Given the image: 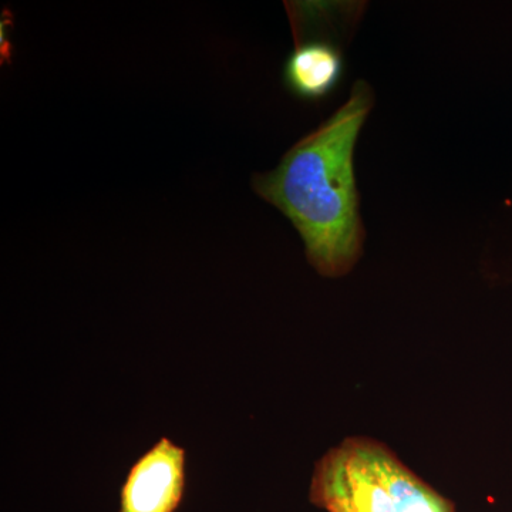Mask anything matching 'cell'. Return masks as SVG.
I'll use <instances>...</instances> for the list:
<instances>
[{
  "label": "cell",
  "instance_id": "obj_5",
  "mask_svg": "<svg viewBox=\"0 0 512 512\" xmlns=\"http://www.w3.org/2000/svg\"><path fill=\"white\" fill-rule=\"evenodd\" d=\"M13 26V15L9 9L3 10L2 20H0V55H2V64L10 63L9 29Z\"/></svg>",
  "mask_w": 512,
  "mask_h": 512
},
{
  "label": "cell",
  "instance_id": "obj_3",
  "mask_svg": "<svg viewBox=\"0 0 512 512\" xmlns=\"http://www.w3.org/2000/svg\"><path fill=\"white\" fill-rule=\"evenodd\" d=\"M296 46L286 59V89L303 101L328 99L345 76V46L366 3H286Z\"/></svg>",
  "mask_w": 512,
  "mask_h": 512
},
{
  "label": "cell",
  "instance_id": "obj_2",
  "mask_svg": "<svg viewBox=\"0 0 512 512\" xmlns=\"http://www.w3.org/2000/svg\"><path fill=\"white\" fill-rule=\"evenodd\" d=\"M309 500L328 512H456L386 444L349 437L315 464Z\"/></svg>",
  "mask_w": 512,
  "mask_h": 512
},
{
  "label": "cell",
  "instance_id": "obj_4",
  "mask_svg": "<svg viewBox=\"0 0 512 512\" xmlns=\"http://www.w3.org/2000/svg\"><path fill=\"white\" fill-rule=\"evenodd\" d=\"M187 487V451L161 437L134 461L120 490L119 512H177Z\"/></svg>",
  "mask_w": 512,
  "mask_h": 512
},
{
  "label": "cell",
  "instance_id": "obj_1",
  "mask_svg": "<svg viewBox=\"0 0 512 512\" xmlns=\"http://www.w3.org/2000/svg\"><path fill=\"white\" fill-rule=\"evenodd\" d=\"M375 104L365 80L353 84L340 109L282 157L275 170L255 175L254 190L292 222L306 258L322 276L349 274L363 252L355 147Z\"/></svg>",
  "mask_w": 512,
  "mask_h": 512
}]
</instances>
